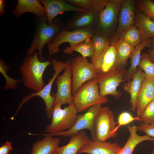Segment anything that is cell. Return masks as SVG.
<instances>
[{"label": "cell", "instance_id": "obj_1", "mask_svg": "<svg viewBox=\"0 0 154 154\" xmlns=\"http://www.w3.org/2000/svg\"><path fill=\"white\" fill-rule=\"evenodd\" d=\"M38 57L37 52L27 56L24 58L20 69L22 82L27 88L35 92L39 91L45 86L43 73L51 63L48 60L41 62Z\"/></svg>", "mask_w": 154, "mask_h": 154}, {"label": "cell", "instance_id": "obj_2", "mask_svg": "<svg viewBox=\"0 0 154 154\" xmlns=\"http://www.w3.org/2000/svg\"><path fill=\"white\" fill-rule=\"evenodd\" d=\"M64 28L63 23L57 18L54 19L51 25L48 24L46 16L38 19L32 42L27 50V55H32L35 50H37L39 60L41 62L44 61L42 53L44 46L50 42Z\"/></svg>", "mask_w": 154, "mask_h": 154}, {"label": "cell", "instance_id": "obj_3", "mask_svg": "<svg viewBox=\"0 0 154 154\" xmlns=\"http://www.w3.org/2000/svg\"><path fill=\"white\" fill-rule=\"evenodd\" d=\"M70 61V60L69 59L66 62H64L61 61H58L55 58L52 59L51 62L54 71L52 78L50 79L47 84L41 90L31 93L22 98L21 103L14 114L16 116L23 106L30 99L35 96H38L43 100L46 106L47 116L49 118H51L55 100L54 94L52 95L51 94L52 86L57 76L66 68L69 64Z\"/></svg>", "mask_w": 154, "mask_h": 154}, {"label": "cell", "instance_id": "obj_4", "mask_svg": "<svg viewBox=\"0 0 154 154\" xmlns=\"http://www.w3.org/2000/svg\"><path fill=\"white\" fill-rule=\"evenodd\" d=\"M116 124L112 111L108 107H101L94 117L90 131L92 141H105L116 137Z\"/></svg>", "mask_w": 154, "mask_h": 154}, {"label": "cell", "instance_id": "obj_5", "mask_svg": "<svg viewBox=\"0 0 154 154\" xmlns=\"http://www.w3.org/2000/svg\"><path fill=\"white\" fill-rule=\"evenodd\" d=\"M97 79L84 83L75 94L72 95V102L78 112L85 110L97 104L106 103V96L102 97L99 93Z\"/></svg>", "mask_w": 154, "mask_h": 154}, {"label": "cell", "instance_id": "obj_6", "mask_svg": "<svg viewBox=\"0 0 154 154\" xmlns=\"http://www.w3.org/2000/svg\"><path fill=\"white\" fill-rule=\"evenodd\" d=\"M123 1L109 0L105 8L99 12L98 21L94 27V34L104 36L110 39L111 36L112 38Z\"/></svg>", "mask_w": 154, "mask_h": 154}, {"label": "cell", "instance_id": "obj_7", "mask_svg": "<svg viewBox=\"0 0 154 154\" xmlns=\"http://www.w3.org/2000/svg\"><path fill=\"white\" fill-rule=\"evenodd\" d=\"M58 104L53 107L51 123L46 126L48 134H52L68 130L73 126L78 112L73 103L62 109Z\"/></svg>", "mask_w": 154, "mask_h": 154}, {"label": "cell", "instance_id": "obj_8", "mask_svg": "<svg viewBox=\"0 0 154 154\" xmlns=\"http://www.w3.org/2000/svg\"><path fill=\"white\" fill-rule=\"evenodd\" d=\"M70 64L72 71V95L76 93L85 82L98 78L93 64L82 56L70 60Z\"/></svg>", "mask_w": 154, "mask_h": 154}, {"label": "cell", "instance_id": "obj_9", "mask_svg": "<svg viewBox=\"0 0 154 154\" xmlns=\"http://www.w3.org/2000/svg\"><path fill=\"white\" fill-rule=\"evenodd\" d=\"M94 34V28H86L69 31L64 28L48 44V48L50 54H53L59 52V46L63 43H69L70 46L80 44Z\"/></svg>", "mask_w": 154, "mask_h": 154}, {"label": "cell", "instance_id": "obj_10", "mask_svg": "<svg viewBox=\"0 0 154 154\" xmlns=\"http://www.w3.org/2000/svg\"><path fill=\"white\" fill-rule=\"evenodd\" d=\"M126 71L123 67H117L109 73L98 76L100 95L102 97L111 95L116 99L120 98L121 94L117 91V88L120 83L125 82L123 77Z\"/></svg>", "mask_w": 154, "mask_h": 154}, {"label": "cell", "instance_id": "obj_11", "mask_svg": "<svg viewBox=\"0 0 154 154\" xmlns=\"http://www.w3.org/2000/svg\"><path fill=\"white\" fill-rule=\"evenodd\" d=\"M72 71L69 64L61 75H58L55 80L57 92L55 93L53 107L60 104L62 105L73 103L72 92Z\"/></svg>", "mask_w": 154, "mask_h": 154}, {"label": "cell", "instance_id": "obj_12", "mask_svg": "<svg viewBox=\"0 0 154 154\" xmlns=\"http://www.w3.org/2000/svg\"><path fill=\"white\" fill-rule=\"evenodd\" d=\"M102 104H97L90 107L87 111L83 114L77 115L76 121L69 130L56 133L44 134L54 136L64 137L71 136L84 129L91 130L95 116L101 107Z\"/></svg>", "mask_w": 154, "mask_h": 154}, {"label": "cell", "instance_id": "obj_13", "mask_svg": "<svg viewBox=\"0 0 154 154\" xmlns=\"http://www.w3.org/2000/svg\"><path fill=\"white\" fill-rule=\"evenodd\" d=\"M136 2L134 0H123L119 15L118 26L110 39V44L114 42L125 31L133 25L135 18Z\"/></svg>", "mask_w": 154, "mask_h": 154}, {"label": "cell", "instance_id": "obj_14", "mask_svg": "<svg viewBox=\"0 0 154 154\" xmlns=\"http://www.w3.org/2000/svg\"><path fill=\"white\" fill-rule=\"evenodd\" d=\"M92 63L94 65L98 76L108 74L114 70L117 67V54L114 45L110 44L97 59Z\"/></svg>", "mask_w": 154, "mask_h": 154}, {"label": "cell", "instance_id": "obj_15", "mask_svg": "<svg viewBox=\"0 0 154 154\" xmlns=\"http://www.w3.org/2000/svg\"><path fill=\"white\" fill-rule=\"evenodd\" d=\"M46 11L48 24L51 25L55 17L59 14L66 12H76L85 11L86 10L75 6L63 0H40Z\"/></svg>", "mask_w": 154, "mask_h": 154}, {"label": "cell", "instance_id": "obj_16", "mask_svg": "<svg viewBox=\"0 0 154 154\" xmlns=\"http://www.w3.org/2000/svg\"><path fill=\"white\" fill-rule=\"evenodd\" d=\"M77 13L64 25L66 29L71 31L94 27L98 21L99 12L89 10Z\"/></svg>", "mask_w": 154, "mask_h": 154}, {"label": "cell", "instance_id": "obj_17", "mask_svg": "<svg viewBox=\"0 0 154 154\" xmlns=\"http://www.w3.org/2000/svg\"><path fill=\"white\" fill-rule=\"evenodd\" d=\"M154 100V79L145 78L137 95L135 104L137 116Z\"/></svg>", "mask_w": 154, "mask_h": 154}, {"label": "cell", "instance_id": "obj_18", "mask_svg": "<svg viewBox=\"0 0 154 154\" xmlns=\"http://www.w3.org/2000/svg\"><path fill=\"white\" fill-rule=\"evenodd\" d=\"M121 148L117 142L92 141L83 147L78 154H117Z\"/></svg>", "mask_w": 154, "mask_h": 154}, {"label": "cell", "instance_id": "obj_19", "mask_svg": "<svg viewBox=\"0 0 154 154\" xmlns=\"http://www.w3.org/2000/svg\"><path fill=\"white\" fill-rule=\"evenodd\" d=\"M92 141L86 131L83 130L72 136L66 145L58 146L56 151L58 154H78L83 147Z\"/></svg>", "mask_w": 154, "mask_h": 154}, {"label": "cell", "instance_id": "obj_20", "mask_svg": "<svg viewBox=\"0 0 154 154\" xmlns=\"http://www.w3.org/2000/svg\"><path fill=\"white\" fill-rule=\"evenodd\" d=\"M12 12L16 19L19 18L21 15L26 12L34 14L38 19L46 15L44 7L38 0H18Z\"/></svg>", "mask_w": 154, "mask_h": 154}, {"label": "cell", "instance_id": "obj_21", "mask_svg": "<svg viewBox=\"0 0 154 154\" xmlns=\"http://www.w3.org/2000/svg\"><path fill=\"white\" fill-rule=\"evenodd\" d=\"M145 78L144 72L138 67L135 74L131 79L128 81L123 86L124 91L130 95V103L131 110L135 112L136 110L135 104L142 83Z\"/></svg>", "mask_w": 154, "mask_h": 154}, {"label": "cell", "instance_id": "obj_22", "mask_svg": "<svg viewBox=\"0 0 154 154\" xmlns=\"http://www.w3.org/2000/svg\"><path fill=\"white\" fill-rule=\"evenodd\" d=\"M45 136L42 139L33 145L30 154H52L58 147L60 139L42 134Z\"/></svg>", "mask_w": 154, "mask_h": 154}, {"label": "cell", "instance_id": "obj_23", "mask_svg": "<svg viewBox=\"0 0 154 154\" xmlns=\"http://www.w3.org/2000/svg\"><path fill=\"white\" fill-rule=\"evenodd\" d=\"M127 129L130 133L129 136L117 154H132L136 146L140 143L147 140L154 141V138L146 134L143 136L138 135L137 133V127L136 125H128Z\"/></svg>", "mask_w": 154, "mask_h": 154}, {"label": "cell", "instance_id": "obj_24", "mask_svg": "<svg viewBox=\"0 0 154 154\" xmlns=\"http://www.w3.org/2000/svg\"><path fill=\"white\" fill-rule=\"evenodd\" d=\"M152 45L150 39H144L138 45L135 47L131 57V65L124 76L123 78L127 81L132 79L136 73L141 57V53L144 48L150 47Z\"/></svg>", "mask_w": 154, "mask_h": 154}, {"label": "cell", "instance_id": "obj_25", "mask_svg": "<svg viewBox=\"0 0 154 154\" xmlns=\"http://www.w3.org/2000/svg\"><path fill=\"white\" fill-rule=\"evenodd\" d=\"M134 24L141 32L143 40L154 38V20L139 11L136 15Z\"/></svg>", "mask_w": 154, "mask_h": 154}, {"label": "cell", "instance_id": "obj_26", "mask_svg": "<svg viewBox=\"0 0 154 154\" xmlns=\"http://www.w3.org/2000/svg\"><path fill=\"white\" fill-rule=\"evenodd\" d=\"M117 56V67H123L131 57L135 47L126 41L118 38L114 42Z\"/></svg>", "mask_w": 154, "mask_h": 154}, {"label": "cell", "instance_id": "obj_27", "mask_svg": "<svg viewBox=\"0 0 154 154\" xmlns=\"http://www.w3.org/2000/svg\"><path fill=\"white\" fill-rule=\"evenodd\" d=\"M68 3L86 10H94L100 12L104 9L108 0H66Z\"/></svg>", "mask_w": 154, "mask_h": 154}, {"label": "cell", "instance_id": "obj_28", "mask_svg": "<svg viewBox=\"0 0 154 154\" xmlns=\"http://www.w3.org/2000/svg\"><path fill=\"white\" fill-rule=\"evenodd\" d=\"M94 51L93 45L91 38H88L84 42L72 46H68L64 50L68 54H71L73 52L80 54L85 58L92 57Z\"/></svg>", "mask_w": 154, "mask_h": 154}, {"label": "cell", "instance_id": "obj_29", "mask_svg": "<svg viewBox=\"0 0 154 154\" xmlns=\"http://www.w3.org/2000/svg\"><path fill=\"white\" fill-rule=\"evenodd\" d=\"M93 45L94 51L91 62L95 61L104 50L111 43L110 39L102 35L94 34L91 37Z\"/></svg>", "mask_w": 154, "mask_h": 154}, {"label": "cell", "instance_id": "obj_30", "mask_svg": "<svg viewBox=\"0 0 154 154\" xmlns=\"http://www.w3.org/2000/svg\"><path fill=\"white\" fill-rule=\"evenodd\" d=\"M119 38L126 41L134 47L139 44L143 40L141 32L133 25L125 31Z\"/></svg>", "mask_w": 154, "mask_h": 154}, {"label": "cell", "instance_id": "obj_31", "mask_svg": "<svg viewBox=\"0 0 154 154\" xmlns=\"http://www.w3.org/2000/svg\"><path fill=\"white\" fill-rule=\"evenodd\" d=\"M10 70L9 65L6 64L2 59L0 60V72L5 78V84L3 87L5 90L9 89L14 90L17 88V85L20 82H22L21 79L16 80L10 77L7 73Z\"/></svg>", "mask_w": 154, "mask_h": 154}, {"label": "cell", "instance_id": "obj_32", "mask_svg": "<svg viewBox=\"0 0 154 154\" xmlns=\"http://www.w3.org/2000/svg\"><path fill=\"white\" fill-rule=\"evenodd\" d=\"M144 71L146 78L154 79V63L149 58L148 54L142 53L138 66Z\"/></svg>", "mask_w": 154, "mask_h": 154}, {"label": "cell", "instance_id": "obj_33", "mask_svg": "<svg viewBox=\"0 0 154 154\" xmlns=\"http://www.w3.org/2000/svg\"><path fill=\"white\" fill-rule=\"evenodd\" d=\"M139 117L140 121L143 123L150 124L154 123V100L149 103Z\"/></svg>", "mask_w": 154, "mask_h": 154}, {"label": "cell", "instance_id": "obj_34", "mask_svg": "<svg viewBox=\"0 0 154 154\" xmlns=\"http://www.w3.org/2000/svg\"><path fill=\"white\" fill-rule=\"evenodd\" d=\"M138 4L141 12L154 20V2L151 0H142L139 1Z\"/></svg>", "mask_w": 154, "mask_h": 154}, {"label": "cell", "instance_id": "obj_35", "mask_svg": "<svg viewBox=\"0 0 154 154\" xmlns=\"http://www.w3.org/2000/svg\"><path fill=\"white\" fill-rule=\"evenodd\" d=\"M137 120L140 121L139 117H133L129 112H124L121 113L118 118L117 123L118 125L116 127L115 131L117 132L118 128L122 126L127 125L133 121Z\"/></svg>", "mask_w": 154, "mask_h": 154}, {"label": "cell", "instance_id": "obj_36", "mask_svg": "<svg viewBox=\"0 0 154 154\" xmlns=\"http://www.w3.org/2000/svg\"><path fill=\"white\" fill-rule=\"evenodd\" d=\"M137 129L145 133L148 136L154 138V123L150 124L142 123L137 127Z\"/></svg>", "mask_w": 154, "mask_h": 154}, {"label": "cell", "instance_id": "obj_37", "mask_svg": "<svg viewBox=\"0 0 154 154\" xmlns=\"http://www.w3.org/2000/svg\"><path fill=\"white\" fill-rule=\"evenodd\" d=\"M11 144V142L8 141H7L3 144L0 147V154L9 153L12 149Z\"/></svg>", "mask_w": 154, "mask_h": 154}, {"label": "cell", "instance_id": "obj_38", "mask_svg": "<svg viewBox=\"0 0 154 154\" xmlns=\"http://www.w3.org/2000/svg\"><path fill=\"white\" fill-rule=\"evenodd\" d=\"M152 49L148 50L149 56L150 60L154 63V38L152 40Z\"/></svg>", "mask_w": 154, "mask_h": 154}, {"label": "cell", "instance_id": "obj_39", "mask_svg": "<svg viewBox=\"0 0 154 154\" xmlns=\"http://www.w3.org/2000/svg\"><path fill=\"white\" fill-rule=\"evenodd\" d=\"M5 2L4 0H0V15L2 16L5 13Z\"/></svg>", "mask_w": 154, "mask_h": 154}, {"label": "cell", "instance_id": "obj_40", "mask_svg": "<svg viewBox=\"0 0 154 154\" xmlns=\"http://www.w3.org/2000/svg\"><path fill=\"white\" fill-rule=\"evenodd\" d=\"M52 154H58L57 153V152L55 150L54 151Z\"/></svg>", "mask_w": 154, "mask_h": 154}, {"label": "cell", "instance_id": "obj_41", "mask_svg": "<svg viewBox=\"0 0 154 154\" xmlns=\"http://www.w3.org/2000/svg\"><path fill=\"white\" fill-rule=\"evenodd\" d=\"M150 154H154V149L152 150Z\"/></svg>", "mask_w": 154, "mask_h": 154}, {"label": "cell", "instance_id": "obj_42", "mask_svg": "<svg viewBox=\"0 0 154 154\" xmlns=\"http://www.w3.org/2000/svg\"><path fill=\"white\" fill-rule=\"evenodd\" d=\"M152 1H153V2H154V0H152Z\"/></svg>", "mask_w": 154, "mask_h": 154}, {"label": "cell", "instance_id": "obj_43", "mask_svg": "<svg viewBox=\"0 0 154 154\" xmlns=\"http://www.w3.org/2000/svg\"><path fill=\"white\" fill-rule=\"evenodd\" d=\"M9 154V153H8V154Z\"/></svg>", "mask_w": 154, "mask_h": 154}]
</instances>
